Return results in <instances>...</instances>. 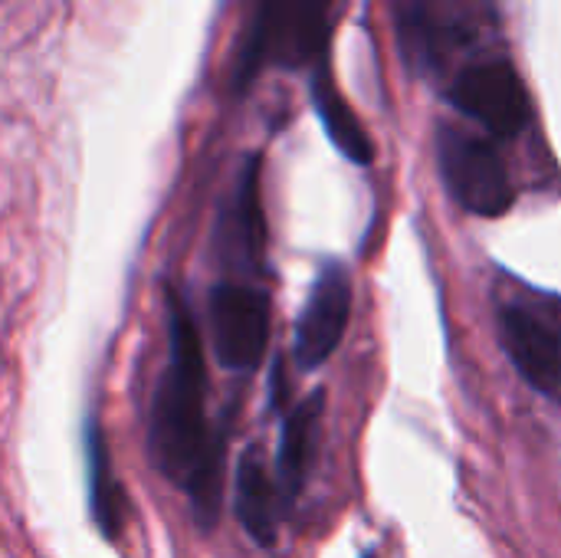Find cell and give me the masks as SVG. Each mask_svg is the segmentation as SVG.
I'll return each mask as SVG.
<instances>
[{"label": "cell", "instance_id": "6da1fadb", "mask_svg": "<svg viewBox=\"0 0 561 558\" xmlns=\"http://www.w3.org/2000/svg\"><path fill=\"white\" fill-rule=\"evenodd\" d=\"M168 306V362L154 385L148 418V457L174 483L201 529H214L224 497V437L207 418V358L194 312L174 286Z\"/></svg>", "mask_w": 561, "mask_h": 558}, {"label": "cell", "instance_id": "7a4b0ae2", "mask_svg": "<svg viewBox=\"0 0 561 558\" xmlns=\"http://www.w3.org/2000/svg\"><path fill=\"white\" fill-rule=\"evenodd\" d=\"M339 0H256L233 59V92H247L260 72H316L329 66V39Z\"/></svg>", "mask_w": 561, "mask_h": 558}, {"label": "cell", "instance_id": "3957f363", "mask_svg": "<svg viewBox=\"0 0 561 558\" xmlns=\"http://www.w3.org/2000/svg\"><path fill=\"white\" fill-rule=\"evenodd\" d=\"M273 306L260 283L220 280L207 293L210 352L227 372L250 375L260 368L270 345Z\"/></svg>", "mask_w": 561, "mask_h": 558}, {"label": "cell", "instance_id": "277c9868", "mask_svg": "<svg viewBox=\"0 0 561 558\" xmlns=\"http://www.w3.org/2000/svg\"><path fill=\"white\" fill-rule=\"evenodd\" d=\"M260 171L263 158L247 155L210 230V253L214 263L227 273V280L260 283L266 270V217L260 197Z\"/></svg>", "mask_w": 561, "mask_h": 558}, {"label": "cell", "instance_id": "5b68a950", "mask_svg": "<svg viewBox=\"0 0 561 558\" xmlns=\"http://www.w3.org/2000/svg\"><path fill=\"white\" fill-rule=\"evenodd\" d=\"M437 161L447 191L477 217H500L513 207L516 191L500 151L470 132L444 125L437 132Z\"/></svg>", "mask_w": 561, "mask_h": 558}, {"label": "cell", "instance_id": "8992f818", "mask_svg": "<svg viewBox=\"0 0 561 558\" xmlns=\"http://www.w3.org/2000/svg\"><path fill=\"white\" fill-rule=\"evenodd\" d=\"M450 102L496 138H513L529 125V92L510 59H490L463 69L450 89Z\"/></svg>", "mask_w": 561, "mask_h": 558}, {"label": "cell", "instance_id": "52a82bcc", "mask_svg": "<svg viewBox=\"0 0 561 558\" xmlns=\"http://www.w3.org/2000/svg\"><path fill=\"white\" fill-rule=\"evenodd\" d=\"M348 316H352V276L342 263H325L309 289V299L299 312L296 335H293V355L302 372H312L335 355L348 329Z\"/></svg>", "mask_w": 561, "mask_h": 558}, {"label": "cell", "instance_id": "ba28073f", "mask_svg": "<svg viewBox=\"0 0 561 558\" xmlns=\"http://www.w3.org/2000/svg\"><path fill=\"white\" fill-rule=\"evenodd\" d=\"M500 339L519 375L539 391H561V306L559 316L506 303L500 309Z\"/></svg>", "mask_w": 561, "mask_h": 558}, {"label": "cell", "instance_id": "9c48e42d", "mask_svg": "<svg viewBox=\"0 0 561 558\" xmlns=\"http://www.w3.org/2000/svg\"><path fill=\"white\" fill-rule=\"evenodd\" d=\"M279 487L270 474V464L260 447H247L237 464V483H233V513L243 526V533L260 546L273 549L279 536Z\"/></svg>", "mask_w": 561, "mask_h": 558}, {"label": "cell", "instance_id": "30bf717a", "mask_svg": "<svg viewBox=\"0 0 561 558\" xmlns=\"http://www.w3.org/2000/svg\"><path fill=\"white\" fill-rule=\"evenodd\" d=\"M322 414H325V395L312 391L283 421L279 451H276V487H279L283 506H293L299 500L306 480H309V470H312V460H316Z\"/></svg>", "mask_w": 561, "mask_h": 558}, {"label": "cell", "instance_id": "8fae6325", "mask_svg": "<svg viewBox=\"0 0 561 558\" xmlns=\"http://www.w3.org/2000/svg\"><path fill=\"white\" fill-rule=\"evenodd\" d=\"M85 474H89L92 520L108 543H118L128 526V493L115 474L108 441H105L99 421H89V428H85Z\"/></svg>", "mask_w": 561, "mask_h": 558}, {"label": "cell", "instance_id": "7c38bea8", "mask_svg": "<svg viewBox=\"0 0 561 558\" xmlns=\"http://www.w3.org/2000/svg\"><path fill=\"white\" fill-rule=\"evenodd\" d=\"M309 92H312V109L325 128V135L332 138V145L355 164H371L375 161V145L371 135L365 132L362 118L355 115V109L345 102V95L339 92L329 66L316 69L309 76Z\"/></svg>", "mask_w": 561, "mask_h": 558}, {"label": "cell", "instance_id": "4fadbf2b", "mask_svg": "<svg viewBox=\"0 0 561 558\" xmlns=\"http://www.w3.org/2000/svg\"><path fill=\"white\" fill-rule=\"evenodd\" d=\"M365 558H375V556H371V553H368V556H365Z\"/></svg>", "mask_w": 561, "mask_h": 558}]
</instances>
